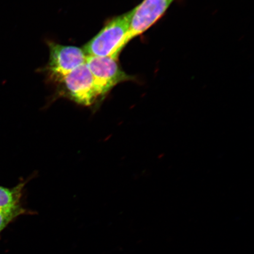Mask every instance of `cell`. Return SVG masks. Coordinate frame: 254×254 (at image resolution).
<instances>
[{"instance_id": "6da1fadb", "label": "cell", "mask_w": 254, "mask_h": 254, "mask_svg": "<svg viewBox=\"0 0 254 254\" xmlns=\"http://www.w3.org/2000/svg\"><path fill=\"white\" fill-rule=\"evenodd\" d=\"M131 10L111 19L99 33L85 44L87 56L111 57L118 59L128 42Z\"/></svg>"}, {"instance_id": "7a4b0ae2", "label": "cell", "mask_w": 254, "mask_h": 254, "mask_svg": "<svg viewBox=\"0 0 254 254\" xmlns=\"http://www.w3.org/2000/svg\"><path fill=\"white\" fill-rule=\"evenodd\" d=\"M57 82L62 96L81 106H93L103 99L86 63Z\"/></svg>"}, {"instance_id": "3957f363", "label": "cell", "mask_w": 254, "mask_h": 254, "mask_svg": "<svg viewBox=\"0 0 254 254\" xmlns=\"http://www.w3.org/2000/svg\"><path fill=\"white\" fill-rule=\"evenodd\" d=\"M86 64L103 98L117 85L134 79L123 70L118 59L113 57L87 56Z\"/></svg>"}, {"instance_id": "277c9868", "label": "cell", "mask_w": 254, "mask_h": 254, "mask_svg": "<svg viewBox=\"0 0 254 254\" xmlns=\"http://www.w3.org/2000/svg\"><path fill=\"white\" fill-rule=\"evenodd\" d=\"M48 45L50 59L47 71L56 81L86 63L87 56L80 48L55 42H49Z\"/></svg>"}, {"instance_id": "5b68a950", "label": "cell", "mask_w": 254, "mask_h": 254, "mask_svg": "<svg viewBox=\"0 0 254 254\" xmlns=\"http://www.w3.org/2000/svg\"><path fill=\"white\" fill-rule=\"evenodd\" d=\"M175 0H143L131 10L128 42L144 34L163 17Z\"/></svg>"}, {"instance_id": "8992f818", "label": "cell", "mask_w": 254, "mask_h": 254, "mask_svg": "<svg viewBox=\"0 0 254 254\" xmlns=\"http://www.w3.org/2000/svg\"><path fill=\"white\" fill-rule=\"evenodd\" d=\"M25 185V183H21L12 188L0 186V209H9L20 205Z\"/></svg>"}, {"instance_id": "52a82bcc", "label": "cell", "mask_w": 254, "mask_h": 254, "mask_svg": "<svg viewBox=\"0 0 254 254\" xmlns=\"http://www.w3.org/2000/svg\"><path fill=\"white\" fill-rule=\"evenodd\" d=\"M25 209L20 205L9 209H0V233L16 218L25 214Z\"/></svg>"}]
</instances>
